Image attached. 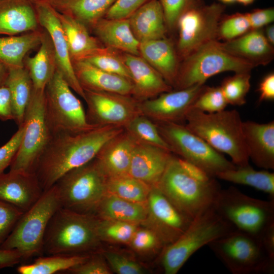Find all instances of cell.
<instances>
[{
  "label": "cell",
  "mask_w": 274,
  "mask_h": 274,
  "mask_svg": "<svg viewBox=\"0 0 274 274\" xmlns=\"http://www.w3.org/2000/svg\"><path fill=\"white\" fill-rule=\"evenodd\" d=\"M151 0H116L108 11L105 18H128L133 13Z\"/></svg>",
  "instance_id": "816d5d0a"
},
{
  "label": "cell",
  "mask_w": 274,
  "mask_h": 274,
  "mask_svg": "<svg viewBox=\"0 0 274 274\" xmlns=\"http://www.w3.org/2000/svg\"><path fill=\"white\" fill-rule=\"evenodd\" d=\"M89 124L95 126H125L141 114L140 102L132 96L116 93L84 90Z\"/></svg>",
  "instance_id": "9a60e30c"
},
{
  "label": "cell",
  "mask_w": 274,
  "mask_h": 274,
  "mask_svg": "<svg viewBox=\"0 0 274 274\" xmlns=\"http://www.w3.org/2000/svg\"><path fill=\"white\" fill-rule=\"evenodd\" d=\"M256 66L226 51L217 40L201 46L183 59L173 86L175 90L205 83L210 77L225 72H251Z\"/></svg>",
  "instance_id": "9c48e42d"
},
{
  "label": "cell",
  "mask_w": 274,
  "mask_h": 274,
  "mask_svg": "<svg viewBox=\"0 0 274 274\" xmlns=\"http://www.w3.org/2000/svg\"><path fill=\"white\" fill-rule=\"evenodd\" d=\"M250 79V72H242L235 73L223 80L220 87L228 105L241 106L246 104Z\"/></svg>",
  "instance_id": "b9f144b4"
},
{
  "label": "cell",
  "mask_w": 274,
  "mask_h": 274,
  "mask_svg": "<svg viewBox=\"0 0 274 274\" xmlns=\"http://www.w3.org/2000/svg\"><path fill=\"white\" fill-rule=\"evenodd\" d=\"M107 180L95 158L69 171L54 184L61 207L79 213L95 215L107 194Z\"/></svg>",
  "instance_id": "30bf717a"
},
{
  "label": "cell",
  "mask_w": 274,
  "mask_h": 274,
  "mask_svg": "<svg viewBox=\"0 0 274 274\" xmlns=\"http://www.w3.org/2000/svg\"><path fill=\"white\" fill-rule=\"evenodd\" d=\"M207 87L205 83L162 93L140 102L141 114L155 123L183 124L195 100Z\"/></svg>",
  "instance_id": "e0dca14e"
},
{
  "label": "cell",
  "mask_w": 274,
  "mask_h": 274,
  "mask_svg": "<svg viewBox=\"0 0 274 274\" xmlns=\"http://www.w3.org/2000/svg\"><path fill=\"white\" fill-rule=\"evenodd\" d=\"M216 178L250 186L267 194L271 199H274V174L268 170H257L249 164L221 172Z\"/></svg>",
  "instance_id": "d590c367"
},
{
  "label": "cell",
  "mask_w": 274,
  "mask_h": 274,
  "mask_svg": "<svg viewBox=\"0 0 274 274\" xmlns=\"http://www.w3.org/2000/svg\"><path fill=\"white\" fill-rule=\"evenodd\" d=\"M136 143L124 129L102 147L94 158L107 178L128 174Z\"/></svg>",
  "instance_id": "603a6c76"
},
{
  "label": "cell",
  "mask_w": 274,
  "mask_h": 274,
  "mask_svg": "<svg viewBox=\"0 0 274 274\" xmlns=\"http://www.w3.org/2000/svg\"><path fill=\"white\" fill-rule=\"evenodd\" d=\"M243 132L249 160L264 169H274V121H243Z\"/></svg>",
  "instance_id": "7402d4cb"
},
{
  "label": "cell",
  "mask_w": 274,
  "mask_h": 274,
  "mask_svg": "<svg viewBox=\"0 0 274 274\" xmlns=\"http://www.w3.org/2000/svg\"><path fill=\"white\" fill-rule=\"evenodd\" d=\"M172 155L167 150L136 142L128 174L150 186L156 185Z\"/></svg>",
  "instance_id": "44dd1931"
},
{
  "label": "cell",
  "mask_w": 274,
  "mask_h": 274,
  "mask_svg": "<svg viewBox=\"0 0 274 274\" xmlns=\"http://www.w3.org/2000/svg\"><path fill=\"white\" fill-rule=\"evenodd\" d=\"M116 0H58L51 5L58 12L83 23L88 29L106 14Z\"/></svg>",
  "instance_id": "836d02e7"
},
{
  "label": "cell",
  "mask_w": 274,
  "mask_h": 274,
  "mask_svg": "<svg viewBox=\"0 0 274 274\" xmlns=\"http://www.w3.org/2000/svg\"><path fill=\"white\" fill-rule=\"evenodd\" d=\"M225 6L223 4L204 3L185 11L179 18L177 29L176 50L180 61L204 44L217 40L219 22Z\"/></svg>",
  "instance_id": "5bb4252c"
},
{
  "label": "cell",
  "mask_w": 274,
  "mask_h": 274,
  "mask_svg": "<svg viewBox=\"0 0 274 274\" xmlns=\"http://www.w3.org/2000/svg\"><path fill=\"white\" fill-rule=\"evenodd\" d=\"M45 114L51 135L98 127L88 123L82 102L57 68L45 89Z\"/></svg>",
  "instance_id": "7c38bea8"
},
{
  "label": "cell",
  "mask_w": 274,
  "mask_h": 274,
  "mask_svg": "<svg viewBox=\"0 0 274 274\" xmlns=\"http://www.w3.org/2000/svg\"><path fill=\"white\" fill-rule=\"evenodd\" d=\"M24 133L22 124L11 139L0 147V174L10 166L21 143Z\"/></svg>",
  "instance_id": "f907efd6"
},
{
  "label": "cell",
  "mask_w": 274,
  "mask_h": 274,
  "mask_svg": "<svg viewBox=\"0 0 274 274\" xmlns=\"http://www.w3.org/2000/svg\"><path fill=\"white\" fill-rule=\"evenodd\" d=\"M43 192L35 173L10 170L0 174V200L24 212L35 204Z\"/></svg>",
  "instance_id": "d6986e66"
},
{
  "label": "cell",
  "mask_w": 274,
  "mask_h": 274,
  "mask_svg": "<svg viewBox=\"0 0 274 274\" xmlns=\"http://www.w3.org/2000/svg\"><path fill=\"white\" fill-rule=\"evenodd\" d=\"M208 246L233 274L273 273L274 259L258 237L235 229Z\"/></svg>",
  "instance_id": "ba28073f"
},
{
  "label": "cell",
  "mask_w": 274,
  "mask_h": 274,
  "mask_svg": "<svg viewBox=\"0 0 274 274\" xmlns=\"http://www.w3.org/2000/svg\"><path fill=\"white\" fill-rule=\"evenodd\" d=\"M227 105L220 86H207L195 100L192 108L207 113H214L224 110Z\"/></svg>",
  "instance_id": "ee69618b"
},
{
  "label": "cell",
  "mask_w": 274,
  "mask_h": 274,
  "mask_svg": "<svg viewBox=\"0 0 274 274\" xmlns=\"http://www.w3.org/2000/svg\"><path fill=\"white\" fill-rule=\"evenodd\" d=\"M22 124L23 135L10 170L34 173L37 162L52 136L45 118V90L33 89Z\"/></svg>",
  "instance_id": "4fadbf2b"
},
{
  "label": "cell",
  "mask_w": 274,
  "mask_h": 274,
  "mask_svg": "<svg viewBox=\"0 0 274 274\" xmlns=\"http://www.w3.org/2000/svg\"><path fill=\"white\" fill-rule=\"evenodd\" d=\"M97 218L96 231L100 242L128 244L139 228L134 223Z\"/></svg>",
  "instance_id": "ab89813d"
},
{
  "label": "cell",
  "mask_w": 274,
  "mask_h": 274,
  "mask_svg": "<svg viewBox=\"0 0 274 274\" xmlns=\"http://www.w3.org/2000/svg\"><path fill=\"white\" fill-rule=\"evenodd\" d=\"M151 187L129 174L107 180V194L138 203H147Z\"/></svg>",
  "instance_id": "74e56055"
},
{
  "label": "cell",
  "mask_w": 274,
  "mask_h": 274,
  "mask_svg": "<svg viewBox=\"0 0 274 274\" xmlns=\"http://www.w3.org/2000/svg\"><path fill=\"white\" fill-rule=\"evenodd\" d=\"M124 129L120 126L107 125L52 135L34 172L43 190L51 187L69 171L93 160L107 142Z\"/></svg>",
  "instance_id": "6da1fadb"
},
{
  "label": "cell",
  "mask_w": 274,
  "mask_h": 274,
  "mask_svg": "<svg viewBox=\"0 0 274 274\" xmlns=\"http://www.w3.org/2000/svg\"><path fill=\"white\" fill-rule=\"evenodd\" d=\"M24 212L0 200V246L11 233Z\"/></svg>",
  "instance_id": "c3c4849f"
},
{
  "label": "cell",
  "mask_w": 274,
  "mask_h": 274,
  "mask_svg": "<svg viewBox=\"0 0 274 274\" xmlns=\"http://www.w3.org/2000/svg\"><path fill=\"white\" fill-rule=\"evenodd\" d=\"M83 60L103 71L123 76L131 80V76L122 54H120L117 50L102 46Z\"/></svg>",
  "instance_id": "60d3db41"
},
{
  "label": "cell",
  "mask_w": 274,
  "mask_h": 274,
  "mask_svg": "<svg viewBox=\"0 0 274 274\" xmlns=\"http://www.w3.org/2000/svg\"><path fill=\"white\" fill-rule=\"evenodd\" d=\"M43 31L41 27L20 35L0 37V61L9 68L24 67L26 54L39 47Z\"/></svg>",
  "instance_id": "1f68e13d"
},
{
  "label": "cell",
  "mask_w": 274,
  "mask_h": 274,
  "mask_svg": "<svg viewBox=\"0 0 274 274\" xmlns=\"http://www.w3.org/2000/svg\"><path fill=\"white\" fill-rule=\"evenodd\" d=\"M40 26L49 37L53 45L56 68L71 89L85 98V93L76 77L65 36L57 15V11L50 4H34Z\"/></svg>",
  "instance_id": "ac0fdd59"
},
{
  "label": "cell",
  "mask_w": 274,
  "mask_h": 274,
  "mask_svg": "<svg viewBox=\"0 0 274 274\" xmlns=\"http://www.w3.org/2000/svg\"><path fill=\"white\" fill-rule=\"evenodd\" d=\"M13 112L10 91L7 86L0 87V120H13Z\"/></svg>",
  "instance_id": "db71d44e"
},
{
  "label": "cell",
  "mask_w": 274,
  "mask_h": 274,
  "mask_svg": "<svg viewBox=\"0 0 274 274\" xmlns=\"http://www.w3.org/2000/svg\"><path fill=\"white\" fill-rule=\"evenodd\" d=\"M97 217L60 207L51 218L44 238L43 254L85 255L94 253L100 241Z\"/></svg>",
  "instance_id": "277c9868"
},
{
  "label": "cell",
  "mask_w": 274,
  "mask_h": 274,
  "mask_svg": "<svg viewBox=\"0 0 274 274\" xmlns=\"http://www.w3.org/2000/svg\"><path fill=\"white\" fill-rule=\"evenodd\" d=\"M34 4L45 3L51 5L58 0H30Z\"/></svg>",
  "instance_id": "94428289"
},
{
  "label": "cell",
  "mask_w": 274,
  "mask_h": 274,
  "mask_svg": "<svg viewBox=\"0 0 274 274\" xmlns=\"http://www.w3.org/2000/svg\"><path fill=\"white\" fill-rule=\"evenodd\" d=\"M212 207L236 230L259 238L274 224V199L253 198L233 186L221 189Z\"/></svg>",
  "instance_id": "52a82bcc"
},
{
  "label": "cell",
  "mask_w": 274,
  "mask_h": 274,
  "mask_svg": "<svg viewBox=\"0 0 274 274\" xmlns=\"http://www.w3.org/2000/svg\"><path fill=\"white\" fill-rule=\"evenodd\" d=\"M41 28L30 0H0V35H18Z\"/></svg>",
  "instance_id": "484cf974"
},
{
  "label": "cell",
  "mask_w": 274,
  "mask_h": 274,
  "mask_svg": "<svg viewBox=\"0 0 274 274\" xmlns=\"http://www.w3.org/2000/svg\"><path fill=\"white\" fill-rule=\"evenodd\" d=\"M235 229L210 207L195 217L176 241L164 247L159 256L163 271L177 273L198 250Z\"/></svg>",
  "instance_id": "5b68a950"
},
{
  "label": "cell",
  "mask_w": 274,
  "mask_h": 274,
  "mask_svg": "<svg viewBox=\"0 0 274 274\" xmlns=\"http://www.w3.org/2000/svg\"><path fill=\"white\" fill-rule=\"evenodd\" d=\"M221 4H232L236 2V0H218Z\"/></svg>",
  "instance_id": "be15d7a7"
},
{
  "label": "cell",
  "mask_w": 274,
  "mask_h": 274,
  "mask_svg": "<svg viewBox=\"0 0 274 274\" xmlns=\"http://www.w3.org/2000/svg\"><path fill=\"white\" fill-rule=\"evenodd\" d=\"M264 35L268 42L273 46L274 45V25L269 24L266 26Z\"/></svg>",
  "instance_id": "91938a15"
},
{
  "label": "cell",
  "mask_w": 274,
  "mask_h": 274,
  "mask_svg": "<svg viewBox=\"0 0 274 274\" xmlns=\"http://www.w3.org/2000/svg\"><path fill=\"white\" fill-rule=\"evenodd\" d=\"M105 47L140 55V42L134 37L128 18L99 19L91 29Z\"/></svg>",
  "instance_id": "83f0119b"
},
{
  "label": "cell",
  "mask_w": 274,
  "mask_h": 274,
  "mask_svg": "<svg viewBox=\"0 0 274 274\" xmlns=\"http://www.w3.org/2000/svg\"><path fill=\"white\" fill-rule=\"evenodd\" d=\"M228 53L256 67L269 63L274 57V48L267 40L262 28L252 29L230 41L220 42Z\"/></svg>",
  "instance_id": "cb8c5ba5"
},
{
  "label": "cell",
  "mask_w": 274,
  "mask_h": 274,
  "mask_svg": "<svg viewBox=\"0 0 274 274\" xmlns=\"http://www.w3.org/2000/svg\"><path fill=\"white\" fill-rule=\"evenodd\" d=\"M24 64L31 79L33 89L44 91L56 70L52 41L44 29L38 52L33 56L25 57Z\"/></svg>",
  "instance_id": "4dcf8cb0"
},
{
  "label": "cell",
  "mask_w": 274,
  "mask_h": 274,
  "mask_svg": "<svg viewBox=\"0 0 274 274\" xmlns=\"http://www.w3.org/2000/svg\"><path fill=\"white\" fill-rule=\"evenodd\" d=\"M185 125L219 152L228 155L236 166L249 164L243 121L236 110L207 113L192 108Z\"/></svg>",
  "instance_id": "3957f363"
},
{
  "label": "cell",
  "mask_w": 274,
  "mask_h": 274,
  "mask_svg": "<svg viewBox=\"0 0 274 274\" xmlns=\"http://www.w3.org/2000/svg\"><path fill=\"white\" fill-rule=\"evenodd\" d=\"M66 271L75 274H110L112 270L97 253L91 254L87 260Z\"/></svg>",
  "instance_id": "681fc988"
},
{
  "label": "cell",
  "mask_w": 274,
  "mask_h": 274,
  "mask_svg": "<svg viewBox=\"0 0 274 274\" xmlns=\"http://www.w3.org/2000/svg\"><path fill=\"white\" fill-rule=\"evenodd\" d=\"M139 52L140 55L173 87L181 61L172 40L165 37L141 42Z\"/></svg>",
  "instance_id": "4316f807"
},
{
  "label": "cell",
  "mask_w": 274,
  "mask_h": 274,
  "mask_svg": "<svg viewBox=\"0 0 274 274\" xmlns=\"http://www.w3.org/2000/svg\"><path fill=\"white\" fill-rule=\"evenodd\" d=\"M128 19L132 31L140 43L166 37L167 29L159 0L147 2Z\"/></svg>",
  "instance_id": "f1b7e54d"
},
{
  "label": "cell",
  "mask_w": 274,
  "mask_h": 274,
  "mask_svg": "<svg viewBox=\"0 0 274 274\" xmlns=\"http://www.w3.org/2000/svg\"><path fill=\"white\" fill-rule=\"evenodd\" d=\"M162 6L167 31L177 29L180 16L187 10L203 3V0H159Z\"/></svg>",
  "instance_id": "bcb514c9"
},
{
  "label": "cell",
  "mask_w": 274,
  "mask_h": 274,
  "mask_svg": "<svg viewBox=\"0 0 274 274\" xmlns=\"http://www.w3.org/2000/svg\"><path fill=\"white\" fill-rule=\"evenodd\" d=\"M260 239L268 254L274 259V224L264 232Z\"/></svg>",
  "instance_id": "6f0895ef"
},
{
  "label": "cell",
  "mask_w": 274,
  "mask_h": 274,
  "mask_svg": "<svg viewBox=\"0 0 274 274\" xmlns=\"http://www.w3.org/2000/svg\"><path fill=\"white\" fill-rule=\"evenodd\" d=\"M124 129L137 142L158 147L172 152L155 122L142 114L135 117Z\"/></svg>",
  "instance_id": "f35d334b"
},
{
  "label": "cell",
  "mask_w": 274,
  "mask_h": 274,
  "mask_svg": "<svg viewBox=\"0 0 274 274\" xmlns=\"http://www.w3.org/2000/svg\"><path fill=\"white\" fill-rule=\"evenodd\" d=\"M123 58L131 76V96L139 102L172 90L161 75L140 55L124 53Z\"/></svg>",
  "instance_id": "ffe728a7"
},
{
  "label": "cell",
  "mask_w": 274,
  "mask_h": 274,
  "mask_svg": "<svg viewBox=\"0 0 274 274\" xmlns=\"http://www.w3.org/2000/svg\"><path fill=\"white\" fill-rule=\"evenodd\" d=\"M103 255L110 269L118 274H143L145 268L137 262L117 252L104 251Z\"/></svg>",
  "instance_id": "7dc6e473"
},
{
  "label": "cell",
  "mask_w": 274,
  "mask_h": 274,
  "mask_svg": "<svg viewBox=\"0 0 274 274\" xmlns=\"http://www.w3.org/2000/svg\"><path fill=\"white\" fill-rule=\"evenodd\" d=\"M21 261V255L17 250L0 249V269L13 267Z\"/></svg>",
  "instance_id": "9f6ffc18"
},
{
  "label": "cell",
  "mask_w": 274,
  "mask_h": 274,
  "mask_svg": "<svg viewBox=\"0 0 274 274\" xmlns=\"http://www.w3.org/2000/svg\"><path fill=\"white\" fill-rule=\"evenodd\" d=\"M258 103L274 99V74L270 73L261 81L258 88Z\"/></svg>",
  "instance_id": "11a10c76"
},
{
  "label": "cell",
  "mask_w": 274,
  "mask_h": 274,
  "mask_svg": "<svg viewBox=\"0 0 274 274\" xmlns=\"http://www.w3.org/2000/svg\"><path fill=\"white\" fill-rule=\"evenodd\" d=\"M251 30L246 13H236L222 16L219 22L217 40L224 42L234 39Z\"/></svg>",
  "instance_id": "7bdbcfd3"
},
{
  "label": "cell",
  "mask_w": 274,
  "mask_h": 274,
  "mask_svg": "<svg viewBox=\"0 0 274 274\" xmlns=\"http://www.w3.org/2000/svg\"><path fill=\"white\" fill-rule=\"evenodd\" d=\"M128 244L133 250L140 253L162 251L165 246L158 234L149 227H139Z\"/></svg>",
  "instance_id": "f6af8a7d"
},
{
  "label": "cell",
  "mask_w": 274,
  "mask_h": 274,
  "mask_svg": "<svg viewBox=\"0 0 274 274\" xmlns=\"http://www.w3.org/2000/svg\"><path fill=\"white\" fill-rule=\"evenodd\" d=\"M155 123L161 136L170 147L172 153L197 167L210 177L216 178L218 174L236 167L185 124Z\"/></svg>",
  "instance_id": "8fae6325"
},
{
  "label": "cell",
  "mask_w": 274,
  "mask_h": 274,
  "mask_svg": "<svg viewBox=\"0 0 274 274\" xmlns=\"http://www.w3.org/2000/svg\"><path fill=\"white\" fill-rule=\"evenodd\" d=\"M76 77L83 90L105 91L131 95V81L103 71L85 60L73 62Z\"/></svg>",
  "instance_id": "d4e9b609"
},
{
  "label": "cell",
  "mask_w": 274,
  "mask_h": 274,
  "mask_svg": "<svg viewBox=\"0 0 274 274\" xmlns=\"http://www.w3.org/2000/svg\"><path fill=\"white\" fill-rule=\"evenodd\" d=\"M64 31L72 62L83 60L103 46L91 36L89 29L79 21L57 12Z\"/></svg>",
  "instance_id": "f546056e"
},
{
  "label": "cell",
  "mask_w": 274,
  "mask_h": 274,
  "mask_svg": "<svg viewBox=\"0 0 274 274\" xmlns=\"http://www.w3.org/2000/svg\"><path fill=\"white\" fill-rule=\"evenodd\" d=\"M255 0H236L237 2L243 5L248 6L252 4Z\"/></svg>",
  "instance_id": "6125c7cd"
},
{
  "label": "cell",
  "mask_w": 274,
  "mask_h": 274,
  "mask_svg": "<svg viewBox=\"0 0 274 274\" xmlns=\"http://www.w3.org/2000/svg\"><path fill=\"white\" fill-rule=\"evenodd\" d=\"M156 186L179 210L193 219L212 206L221 189L216 178L173 155Z\"/></svg>",
  "instance_id": "7a4b0ae2"
},
{
  "label": "cell",
  "mask_w": 274,
  "mask_h": 274,
  "mask_svg": "<svg viewBox=\"0 0 274 274\" xmlns=\"http://www.w3.org/2000/svg\"><path fill=\"white\" fill-rule=\"evenodd\" d=\"M90 255H42L36 258L32 263L19 266L17 271L20 274H53L66 271L84 262Z\"/></svg>",
  "instance_id": "8d00e7d4"
},
{
  "label": "cell",
  "mask_w": 274,
  "mask_h": 274,
  "mask_svg": "<svg viewBox=\"0 0 274 274\" xmlns=\"http://www.w3.org/2000/svg\"><path fill=\"white\" fill-rule=\"evenodd\" d=\"M9 73V67L0 61V87L5 85Z\"/></svg>",
  "instance_id": "680465c9"
},
{
  "label": "cell",
  "mask_w": 274,
  "mask_h": 274,
  "mask_svg": "<svg viewBox=\"0 0 274 274\" xmlns=\"http://www.w3.org/2000/svg\"><path fill=\"white\" fill-rule=\"evenodd\" d=\"M5 85L10 91L13 120L19 126L23 122L25 112L33 90L32 82L26 68L24 66L9 68Z\"/></svg>",
  "instance_id": "e575fe53"
},
{
  "label": "cell",
  "mask_w": 274,
  "mask_h": 274,
  "mask_svg": "<svg viewBox=\"0 0 274 274\" xmlns=\"http://www.w3.org/2000/svg\"><path fill=\"white\" fill-rule=\"evenodd\" d=\"M147 214V203L132 202L109 194L100 201L95 213L99 218L136 224L143 223Z\"/></svg>",
  "instance_id": "d6a6232c"
},
{
  "label": "cell",
  "mask_w": 274,
  "mask_h": 274,
  "mask_svg": "<svg viewBox=\"0 0 274 274\" xmlns=\"http://www.w3.org/2000/svg\"><path fill=\"white\" fill-rule=\"evenodd\" d=\"M251 29H261L274 21V9L270 7L264 9H256L246 13Z\"/></svg>",
  "instance_id": "f5cc1de1"
},
{
  "label": "cell",
  "mask_w": 274,
  "mask_h": 274,
  "mask_svg": "<svg viewBox=\"0 0 274 274\" xmlns=\"http://www.w3.org/2000/svg\"><path fill=\"white\" fill-rule=\"evenodd\" d=\"M60 207L59 195L54 185L44 190L35 204L23 213L0 249L17 250L22 261L43 255L47 227Z\"/></svg>",
  "instance_id": "8992f818"
},
{
  "label": "cell",
  "mask_w": 274,
  "mask_h": 274,
  "mask_svg": "<svg viewBox=\"0 0 274 274\" xmlns=\"http://www.w3.org/2000/svg\"><path fill=\"white\" fill-rule=\"evenodd\" d=\"M147 206L148 214L143 223L148 224L165 246L176 241L193 220L179 210L156 185L151 187Z\"/></svg>",
  "instance_id": "2e32d148"
}]
</instances>
